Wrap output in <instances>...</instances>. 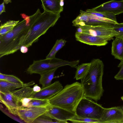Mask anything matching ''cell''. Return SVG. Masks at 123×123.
Masks as SVG:
<instances>
[{"label": "cell", "instance_id": "29", "mask_svg": "<svg viewBox=\"0 0 123 123\" xmlns=\"http://www.w3.org/2000/svg\"><path fill=\"white\" fill-rule=\"evenodd\" d=\"M113 24L101 21L89 17V18L85 24V25L90 26H97L106 24Z\"/></svg>", "mask_w": 123, "mask_h": 123}, {"label": "cell", "instance_id": "20", "mask_svg": "<svg viewBox=\"0 0 123 123\" xmlns=\"http://www.w3.org/2000/svg\"><path fill=\"white\" fill-rule=\"evenodd\" d=\"M91 64V62L83 63L77 66L74 78L76 80H81L88 71Z\"/></svg>", "mask_w": 123, "mask_h": 123}, {"label": "cell", "instance_id": "33", "mask_svg": "<svg viewBox=\"0 0 123 123\" xmlns=\"http://www.w3.org/2000/svg\"><path fill=\"white\" fill-rule=\"evenodd\" d=\"M4 3V2H3L0 5V14H1L3 12H6Z\"/></svg>", "mask_w": 123, "mask_h": 123}, {"label": "cell", "instance_id": "3", "mask_svg": "<svg viewBox=\"0 0 123 123\" xmlns=\"http://www.w3.org/2000/svg\"><path fill=\"white\" fill-rule=\"evenodd\" d=\"M84 97V92L81 83L76 82L66 85L48 100L49 104L76 114L77 107Z\"/></svg>", "mask_w": 123, "mask_h": 123}, {"label": "cell", "instance_id": "11", "mask_svg": "<svg viewBox=\"0 0 123 123\" xmlns=\"http://www.w3.org/2000/svg\"><path fill=\"white\" fill-rule=\"evenodd\" d=\"M100 121L101 123H123V111L120 107L104 108Z\"/></svg>", "mask_w": 123, "mask_h": 123}, {"label": "cell", "instance_id": "9", "mask_svg": "<svg viewBox=\"0 0 123 123\" xmlns=\"http://www.w3.org/2000/svg\"><path fill=\"white\" fill-rule=\"evenodd\" d=\"M47 106L48 110L44 114L61 123H67L68 121L76 115L68 111L50 104Z\"/></svg>", "mask_w": 123, "mask_h": 123}, {"label": "cell", "instance_id": "6", "mask_svg": "<svg viewBox=\"0 0 123 123\" xmlns=\"http://www.w3.org/2000/svg\"><path fill=\"white\" fill-rule=\"evenodd\" d=\"M104 108L92 99L84 97L77 107L75 114L79 117L100 121Z\"/></svg>", "mask_w": 123, "mask_h": 123}, {"label": "cell", "instance_id": "35", "mask_svg": "<svg viewBox=\"0 0 123 123\" xmlns=\"http://www.w3.org/2000/svg\"><path fill=\"white\" fill-rule=\"evenodd\" d=\"M33 91L36 92H39L41 89L40 87L37 85L34 86L33 88Z\"/></svg>", "mask_w": 123, "mask_h": 123}, {"label": "cell", "instance_id": "18", "mask_svg": "<svg viewBox=\"0 0 123 123\" xmlns=\"http://www.w3.org/2000/svg\"><path fill=\"white\" fill-rule=\"evenodd\" d=\"M57 68L47 71L40 74L39 84L42 85L41 88L47 87L51 84L55 71Z\"/></svg>", "mask_w": 123, "mask_h": 123}, {"label": "cell", "instance_id": "26", "mask_svg": "<svg viewBox=\"0 0 123 123\" xmlns=\"http://www.w3.org/2000/svg\"><path fill=\"white\" fill-rule=\"evenodd\" d=\"M73 123H101L98 120L89 118L79 117L76 115L69 120Z\"/></svg>", "mask_w": 123, "mask_h": 123}, {"label": "cell", "instance_id": "30", "mask_svg": "<svg viewBox=\"0 0 123 123\" xmlns=\"http://www.w3.org/2000/svg\"><path fill=\"white\" fill-rule=\"evenodd\" d=\"M117 67L120 69L114 76V78L117 80H123V60L121 61Z\"/></svg>", "mask_w": 123, "mask_h": 123}, {"label": "cell", "instance_id": "12", "mask_svg": "<svg viewBox=\"0 0 123 123\" xmlns=\"http://www.w3.org/2000/svg\"><path fill=\"white\" fill-rule=\"evenodd\" d=\"M63 88L59 81H56L49 86L43 88L38 92H35L31 98L49 99L56 94Z\"/></svg>", "mask_w": 123, "mask_h": 123}, {"label": "cell", "instance_id": "1", "mask_svg": "<svg viewBox=\"0 0 123 123\" xmlns=\"http://www.w3.org/2000/svg\"><path fill=\"white\" fill-rule=\"evenodd\" d=\"M21 15L24 19L19 22L11 31L3 36H0V58L20 49L25 37L38 16L37 12L31 16L24 13Z\"/></svg>", "mask_w": 123, "mask_h": 123}, {"label": "cell", "instance_id": "36", "mask_svg": "<svg viewBox=\"0 0 123 123\" xmlns=\"http://www.w3.org/2000/svg\"><path fill=\"white\" fill-rule=\"evenodd\" d=\"M4 2L6 4H8L11 2V0H3Z\"/></svg>", "mask_w": 123, "mask_h": 123}, {"label": "cell", "instance_id": "17", "mask_svg": "<svg viewBox=\"0 0 123 123\" xmlns=\"http://www.w3.org/2000/svg\"><path fill=\"white\" fill-rule=\"evenodd\" d=\"M35 84V83L33 81L27 83L20 84L11 83L0 80V92H12L17 89L30 86Z\"/></svg>", "mask_w": 123, "mask_h": 123}, {"label": "cell", "instance_id": "32", "mask_svg": "<svg viewBox=\"0 0 123 123\" xmlns=\"http://www.w3.org/2000/svg\"><path fill=\"white\" fill-rule=\"evenodd\" d=\"M32 99L31 98H25L21 99L20 100L21 104V106L27 107L29 103Z\"/></svg>", "mask_w": 123, "mask_h": 123}, {"label": "cell", "instance_id": "21", "mask_svg": "<svg viewBox=\"0 0 123 123\" xmlns=\"http://www.w3.org/2000/svg\"><path fill=\"white\" fill-rule=\"evenodd\" d=\"M67 42L65 40L62 39L57 40L49 53L46 56V58L55 57L56 53L65 45Z\"/></svg>", "mask_w": 123, "mask_h": 123}, {"label": "cell", "instance_id": "39", "mask_svg": "<svg viewBox=\"0 0 123 123\" xmlns=\"http://www.w3.org/2000/svg\"><path fill=\"white\" fill-rule=\"evenodd\" d=\"M121 109H122V110H123V106L122 107H121Z\"/></svg>", "mask_w": 123, "mask_h": 123}, {"label": "cell", "instance_id": "16", "mask_svg": "<svg viewBox=\"0 0 123 123\" xmlns=\"http://www.w3.org/2000/svg\"><path fill=\"white\" fill-rule=\"evenodd\" d=\"M41 0L44 11L58 14L63 11V6L60 5L61 0Z\"/></svg>", "mask_w": 123, "mask_h": 123}, {"label": "cell", "instance_id": "2", "mask_svg": "<svg viewBox=\"0 0 123 123\" xmlns=\"http://www.w3.org/2000/svg\"><path fill=\"white\" fill-rule=\"evenodd\" d=\"M89 70L81 79V84L84 97L97 101L100 100L104 92L102 84L104 65L99 59H93Z\"/></svg>", "mask_w": 123, "mask_h": 123}, {"label": "cell", "instance_id": "38", "mask_svg": "<svg viewBox=\"0 0 123 123\" xmlns=\"http://www.w3.org/2000/svg\"><path fill=\"white\" fill-rule=\"evenodd\" d=\"M121 99L123 101V95L121 97Z\"/></svg>", "mask_w": 123, "mask_h": 123}, {"label": "cell", "instance_id": "22", "mask_svg": "<svg viewBox=\"0 0 123 123\" xmlns=\"http://www.w3.org/2000/svg\"><path fill=\"white\" fill-rule=\"evenodd\" d=\"M19 21V20H10L1 24L0 27V36H3L11 31Z\"/></svg>", "mask_w": 123, "mask_h": 123}, {"label": "cell", "instance_id": "25", "mask_svg": "<svg viewBox=\"0 0 123 123\" xmlns=\"http://www.w3.org/2000/svg\"><path fill=\"white\" fill-rule=\"evenodd\" d=\"M0 80L15 83L24 84L19 78L15 76L4 74L1 73H0Z\"/></svg>", "mask_w": 123, "mask_h": 123}, {"label": "cell", "instance_id": "8", "mask_svg": "<svg viewBox=\"0 0 123 123\" xmlns=\"http://www.w3.org/2000/svg\"><path fill=\"white\" fill-rule=\"evenodd\" d=\"M48 110L47 106L45 107H20L17 111V115L25 122L33 123L34 120Z\"/></svg>", "mask_w": 123, "mask_h": 123}, {"label": "cell", "instance_id": "15", "mask_svg": "<svg viewBox=\"0 0 123 123\" xmlns=\"http://www.w3.org/2000/svg\"><path fill=\"white\" fill-rule=\"evenodd\" d=\"M112 43L111 54L115 58L123 60V37L118 35Z\"/></svg>", "mask_w": 123, "mask_h": 123}, {"label": "cell", "instance_id": "19", "mask_svg": "<svg viewBox=\"0 0 123 123\" xmlns=\"http://www.w3.org/2000/svg\"><path fill=\"white\" fill-rule=\"evenodd\" d=\"M35 92L33 88H31L29 86H27L15 90L11 92L20 101L21 99L24 98H31V96Z\"/></svg>", "mask_w": 123, "mask_h": 123}, {"label": "cell", "instance_id": "31", "mask_svg": "<svg viewBox=\"0 0 123 123\" xmlns=\"http://www.w3.org/2000/svg\"><path fill=\"white\" fill-rule=\"evenodd\" d=\"M113 26L115 30L119 33L118 35L123 37V23L116 24Z\"/></svg>", "mask_w": 123, "mask_h": 123}, {"label": "cell", "instance_id": "28", "mask_svg": "<svg viewBox=\"0 0 123 123\" xmlns=\"http://www.w3.org/2000/svg\"><path fill=\"white\" fill-rule=\"evenodd\" d=\"M33 123H49L61 122L60 121L53 119L44 114L37 117Z\"/></svg>", "mask_w": 123, "mask_h": 123}, {"label": "cell", "instance_id": "4", "mask_svg": "<svg viewBox=\"0 0 123 123\" xmlns=\"http://www.w3.org/2000/svg\"><path fill=\"white\" fill-rule=\"evenodd\" d=\"M60 13L56 14L44 11L31 26L21 44L27 47L37 42L50 27L53 26L60 17Z\"/></svg>", "mask_w": 123, "mask_h": 123}, {"label": "cell", "instance_id": "37", "mask_svg": "<svg viewBox=\"0 0 123 123\" xmlns=\"http://www.w3.org/2000/svg\"><path fill=\"white\" fill-rule=\"evenodd\" d=\"M64 0H61L60 3V5L62 6H63L64 5Z\"/></svg>", "mask_w": 123, "mask_h": 123}, {"label": "cell", "instance_id": "7", "mask_svg": "<svg viewBox=\"0 0 123 123\" xmlns=\"http://www.w3.org/2000/svg\"><path fill=\"white\" fill-rule=\"evenodd\" d=\"M113 25L109 24L97 26L85 25L78 27L76 32L101 37L109 41L114 39L113 37L119 34L114 29Z\"/></svg>", "mask_w": 123, "mask_h": 123}, {"label": "cell", "instance_id": "13", "mask_svg": "<svg viewBox=\"0 0 123 123\" xmlns=\"http://www.w3.org/2000/svg\"><path fill=\"white\" fill-rule=\"evenodd\" d=\"M0 102L4 104L9 112L14 115H17V111L21 106L19 99L11 92H0Z\"/></svg>", "mask_w": 123, "mask_h": 123}, {"label": "cell", "instance_id": "14", "mask_svg": "<svg viewBox=\"0 0 123 123\" xmlns=\"http://www.w3.org/2000/svg\"><path fill=\"white\" fill-rule=\"evenodd\" d=\"M75 37L77 41L90 45L105 46L107 44L109 41L108 39L105 38L76 31Z\"/></svg>", "mask_w": 123, "mask_h": 123}, {"label": "cell", "instance_id": "27", "mask_svg": "<svg viewBox=\"0 0 123 123\" xmlns=\"http://www.w3.org/2000/svg\"><path fill=\"white\" fill-rule=\"evenodd\" d=\"M86 12L90 14L111 19L115 22H117L116 19V15L111 13L106 12H96L88 11L87 10Z\"/></svg>", "mask_w": 123, "mask_h": 123}, {"label": "cell", "instance_id": "34", "mask_svg": "<svg viewBox=\"0 0 123 123\" xmlns=\"http://www.w3.org/2000/svg\"><path fill=\"white\" fill-rule=\"evenodd\" d=\"M20 51L23 53H27L28 50V47L24 46H22L20 48Z\"/></svg>", "mask_w": 123, "mask_h": 123}, {"label": "cell", "instance_id": "23", "mask_svg": "<svg viewBox=\"0 0 123 123\" xmlns=\"http://www.w3.org/2000/svg\"><path fill=\"white\" fill-rule=\"evenodd\" d=\"M80 14L72 22L73 25L77 27L85 25L89 16L86 12L80 10Z\"/></svg>", "mask_w": 123, "mask_h": 123}, {"label": "cell", "instance_id": "10", "mask_svg": "<svg viewBox=\"0 0 123 123\" xmlns=\"http://www.w3.org/2000/svg\"><path fill=\"white\" fill-rule=\"evenodd\" d=\"M87 10L98 12H106L116 15L123 13V0H111Z\"/></svg>", "mask_w": 123, "mask_h": 123}, {"label": "cell", "instance_id": "5", "mask_svg": "<svg viewBox=\"0 0 123 123\" xmlns=\"http://www.w3.org/2000/svg\"><path fill=\"white\" fill-rule=\"evenodd\" d=\"M79 62V60L69 61L55 57L34 61L32 64L27 68L26 72L30 74H34L40 75L47 71L66 65L76 68Z\"/></svg>", "mask_w": 123, "mask_h": 123}, {"label": "cell", "instance_id": "24", "mask_svg": "<svg viewBox=\"0 0 123 123\" xmlns=\"http://www.w3.org/2000/svg\"><path fill=\"white\" fill-rule=\"evenodd\" d=\"M49 104L48 99L33 98L29 103L27 107H45L47 106Z\"/></svg>", "mask_w": 123, "mask_h": 123}]
</instances>
